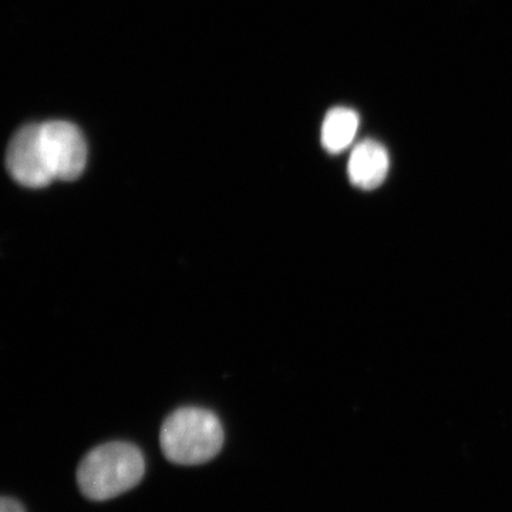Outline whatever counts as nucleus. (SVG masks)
Segmentation results:
<instances>
[{
	"label": "nucleus",
	"instance_id": "f257e3e1",
	"mask_svg": "<svg viewBox=\"0 0 512 512\" xmlns=\"http://www.w3.org/2000/svg\"><path fill=\"white\" fill-rule=\"evenodd\" d=\"M146 474V461L136 446L123 441L93 448L80 461L77 484L84 497L107 501L136 487Z\"/></svg>",
	"mask_w": 512,
	"mask_h": 512
},
{
	"label": "nucleus",
	"instance_id": "f03ea898",
	"mask_svg": "<svg viewBox=\"0 0 512 512\" xmlns=\"http://www.w3.org/2000/svg\"><path fill=\"white\" fill-rule=\"evenodd\" d=\"M224 427L210 410L183 407L165 419L160 444L165 458L178 466H198L220 453Z\"/></svg>",
	"mask_w": 512,
	"mask_h": 512
},
{
	"label": "nucleus",
	"instance_id": "7ed1b4c3",
	"mask_svg": "<svg viewBox=\"0 0 512 512\" xmlns=\"http://www.w3.org/2000/svg\"><path fill=\"white\" fill-rule=\"evenodd\" d=\"M6 167L13 180L23 187L43 188L55 181L42 140V124L20 128L10 140Z\"/></svg>",
	"mask_w": 512,
	"mask_h": 512
},
{
	"label": "nucleus",
	"instance_id": "20e7f679",
	"mask_svg": "<svg viewBox=\"0 0 512 512\" xmlns=\"http://www.w3.org/2000/svg\"><path fill=\"white\" fill-rule=\"evenodd\" d=\"M42 140L55 180L74 181L87 164V144L82 131L67 121L42 124Z\"/></svg>",
	"mask_w": 512,
	"mask_h": 512
},
{
	"label": "nucleus",
	"instance_id": "39448f33",
	"mask_svg": "<svg viewBox=\"0 0 512 512\" xmlns=\"http://www.w3.org/2000/svg\"><path fill=\"white\" fill-rule=\"evenodd\" d=\"M389 153L377 141L366 140L352 151L348 164L350 183L360 190L372 191L383 184L389 173Z\"/></svg>",
	"mask_w": 512,
	"mask_h": 512
},
{
	"label": "nucleus",
	"instance_id": "423d86ee",
	"mask_svg": "<svg viewBox=\"0 0 512 512\" xmlns=\"http://www.w3.org/2000/svg\"><path fill=\"white\" fill-rule=\"evenodd\" d=\"M359 128L356 111L346 107L330 110L322 126V144L329 153L338 154L346 150L355 140Z\"/></svg>",
	"mask_w": 512,
	"mask_h": 512
},
{
	"label": "nucleus",
	"instance_id": "0eeeda50",
	"mask_svg": "<svg viewBox=\"0 0 512 512\" xmlns=\"http://www.w3.org/2000/svg\"><path fill=\"white\" fill-rule=\"evenodd\" d=\"M0 512H26L25 508L13 498L3 497L0 501Z\"/></svg>",
	"mask_w": 512,
	"mask_h": 512
}]
</instances>
